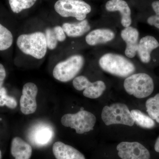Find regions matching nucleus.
I'll use <instances>...</instances> for the list:
<instances>
[{"instance_id": "obj_1", "label": "nucleus", "mask_w": 159, "mask_h": 159, "mask_svg": "<svg viewBox=\"0 0 159 159\" xmlns=\"http://www.w3.org/2000/svg\"><path fill=\"white\" fill-rule=\"evenodd\" d=\"M101 68L109 74L120 77H127L135 71L133 63L120 54L107 53L99 61Z\"/></svg>"}, {"instance_id": "obj_2", "label": "nucleus", "mask_w": 159, "mask_h": 159, "mask_svg": "<svg viewBox=\"0 0 159 159\" xmlns=\"http://www.w3.org/2000/svg\"><path fill=\"white\" fill-rule=\"evenodd\" d=\"M16 44L23 53L36 59H42L47 53L48 46L43 32L37 31L21 34L17 38Z\"/></svg>"}, {"instance_id": "obj_21", "label": "nucleus", "mask_w": 159, "mask_h": 159, "mask_svg": "<svg viewBox=\"0 0 159 159\" xmlns=\"http://www.w3.org/2000/svg\"><path fill=\"white\" fill-rule=\"evenodd\" d=\"M145 106L149 117L159 123V93L148 99Z\"/></svg>"}, {"instance_id": "obj_24", "label": "nucleus", "mask_w": 159, "mask_h": 159, "mask_svg": "<svg viewBox=\"0 0 159 159\" xmlns=\"http://www.w3.org/2000/svg\"><path fill=\"white\" fill-rule=\"evenodd\" d=\"M11 97L8 96L6 89L2 87L0 89V107L7 106Z\"/></svg>"}, {"instance_id": "obj_10", "label": "nucleus", "mask_w": 159, "mask_h": 159, "mask_svg": "<svg viewBox=\"0 0 159 159\" xmlns=\"http://www.w3.org/2000/svg\"><path fill=\"white\" fill-rule=\"evenodd\" d=\"M54 131L48 124L41 123L34 125L29 131V140L38 147H42L48 144L53 140Z\"/></svg>"}, {"instance_id": "obj_28", "label": "nucleus", "mask_w": 159, "mask_h": 159, "mask_svg": "<svg viewBox=\"0 0 159 159\" xmlns=\"http://www.w3.org/2000/svg\"><path fill=\"white\" fill-rule=\"evenodd\" d=\"M155 150L157 152H159V137L157 139L154 146Z\"/></svg>"}, {"instance_id": "obj_9", "label": "nucleus", "mask_w": 159, "mask_h": 159, "mask_svg": "<svg viewBox=\"0 0 159 159\" xmlns=\"http://www.w3.org/2000/svg\"><path fill=\"white\" fill-rule=\"evenodd\" d=\"M116 148L122 159H150L148 149L138 142H120Z\"/></svg>"}, {"instance_id": "obj_5", "label": "nucleus", "mask_w": 159, "mask_h": 159, "mask_svg": "<svg viewBox=\"0 0 159 159\" xmlns=\"http://www.w3.org/2000/svg\"><path fill=\"white\" fill-rule=\"evenodd\" d=\"M84 63V59L82 55L76 54L71 56L55 66L53 70V76L61 82H68L81 70Z\"/></svg>"}, {"instance_id": "obj_18", "label": "nucleus", "mask_w": 159, "mask_h": 159, "mask_svg": "<svg viewBox=\"0 0 159 159\" xmlns=\"http://www.w3.org/2000/svg\"><path fill=\"white\" fill-rule=\"evenodd\" d=\"M62 28L65 34L70 37H80L91 29L88 21L86 19L79 22L64 23Z\"/></svg>"}, {"instance_id": "obj_26", "label": "nucleus", "mask_w": 159, "mask_h": 159, "mask_svg": "<svg viewBox=\"0 0 159 159\" xmlns=\"http://www.w3.org/2000/svg\"><path fill=\"white\" fill-rule=\"evenodd\" d=\"M6 77V71L5 67L0 63V89L2 87L4 80Z\"/></svg>"}, {"instance_id": "obj_14", "label": "nucleus", "mask_w": 159, "mask_h": 159, "mask_svg": "<svg viewBox=\"0 0 159 159\" xmlns=\"http://www.w3.org/2000/svg\"><path fill=\"white\" fill-rule=\"evenodd\" d=\"M158 47L159 43L153 36L147 35L142 38L139 41L137 51L141 61L144 63L149 62L151 60V53Z\"/></svg>"}, {"instance_id": "obj_13", "label": "nucleus", "mask_w": 159, "mask_h": 159, "mask_svg": "<svg viewBox=\"0 0 159 159\" xmlns=\"http://www.w3.org/2000/svg\"><path fill=\"white\" fill-rule=\"evenodd\" d=\"M105 8L110 12L119 11L121 14V24L124 28L130 26L132 23L131 11L128 4L124 0H110Z\"/></svg>"}, {"instance_id": "obj_12", "label": "nucleus", "mask_w": 159, "mask_h": 159, "mask_svg": "<svg viewBox=\"0 0 159 159\" xmlns=\"http://www.w3.org/2000/svg\"><path fill=\"white\" fill-rule=\"evenodd\" d=\"M139 32L134 27L125 28L121 32L122 39L126 43L125 55L129 58H133L135 56L139 44Z\"/></svg>"}, {"instance_id": "obj_16", "label": "nucleus", "mask_w": 159, "mask_h": 159, "mask_svg": "<svg viewBox=\"0 0 159 159\" xmlns=\"http://www.w3.org/2000/svg\"><path fill=\"white\" fill-rule=\"evenodd\" d=\"M115 34L111 29H99L90 31L85 37L89 45L94 46L111 41L115 37Z\"/></svg>"}, {"instance_id": "obj_6", "label": "nucleus", "mask_w": 159, "mask_h": 159, "mask_svg": "<svg viewBox=\"0 0 159 159\" xmlns=\"http://www.w3.org/2000/svg\"><path fill=\"white\" fill-rule=\"evenodd\" d=\"M96 117L88 111L81 110L76 114H67L61 119V123L66 127L74 129L77 134H84L93 130Z\"/></svg>"}, {"instance_id": "obj_17", "label": "nucleus", "mask_w": 159, "mask_h": 159, "mask_svg": "<svg viewBox=\"0 0 159 159\" xmlns=\"http://www.w3.org/2000/svg\"><path fill=\"white\" fill-rule=\"evenodd\" d=\"M32 149L29 143L19 137H15L11 141V152L15 159H30Z\"/></svg>"}, {"instance_id": "obj_4", "label": "nucleus", "mask_w": 159, "mask_h": 159, "mask_svg": "<svg viewBox=\"0 0 159 159\" xmlns=\"http://www.w3.org/2000/svg\"><path fill=\"white\" fill-rule=\"evenodd\" d=\"M101 118L107 125L122 124L132 126L134 124V121L128 107L122 103L105 106L102 109Z\"/></svg>"}, {"instance_id": "obj_29", "label": "nucleus", "mask_w": 159, "mask_h": 159, "mask_svg": "<svg viewBox=\"0 0 159 159\" xmlns=\"http://www.w3.org/2000/svg\"><path fill=\"white\" fill-rule=\"evenodd\" d=\"M2 152H1V150H0V159H2Z\"/></svg>"}, {"instance_id": "obj_8", "label": "nucleus", "mask_w": 159, "mask_h": 159, "mask_svg": "<svg viewBox=\"0 0 159 159\" xmlns=\"http://www.w3.org/2000/svg\"><path fill=\"white\" fill-rule=\"evenodd\" d=\"M73 84L77 90H84L83 95L84 97L93 99L101 97L106 89L105 83L102 80L91 82L84 76L75 77L73 80Z\"/></svg>"}, {"instance_id": "obj_7", "label": "nucleus", "mask_w": 159, "mask_h": 159, "mask_svg": "<svg viewBox=\"0 0 159 159\" xmlns=\"http://www.w3.org/2000/svg\"><path fill=\"white\" fill-rule=\"evenodd\" d=\"M54 9L62 17H74L79 21L85 20L92 10L91 6L83 0H58Z\"/></svg>"}, {"instance_id": "obj_15", "label": "nucleus", "mask_w": 159, "mask_h": 159, "mask_svg": "<svg viewBox=\"0 0 159 159\" xmlns=\"http://www.w3.org/2000/svg\"><path fill=\"white\" fill-rule=\"evenodd\" d=\"M52 150L56 159H85L84 155L79 151L62 142H55Z\"/></svg>"}, {"instance_id": "obj_23", "label": "nucleus", "mask_w": 159, "mask_h": 159, "mask_svg": "<svg viewBox=\"0 0 159 159\" xmlns=\"http://www.w3.org/2000/svg\"><path fill=\"white\" fill-rule=\"evenodd\" d=\"M37 0H9L11 10L19 13L25 9H30L34 6Z\"/></svg>"}, {"instance_id": "obj_27", "label": "nucleus", "mask_w": 159, "mask_h": 159, "mask_svg": "<svg viewBox=\"0 0 159 159\" xmlns=\"http://www.w3.org/2000/svg\"><path fill=\"white\" fill-rule=\"evenodd\" d=\"M152 7L156 13V15L159 17V0L153 2L152 4Z\"/></svg>"}, {"instance_id": "obj_22", "label": "nucleus", "mask_w": 159, "mask_h": 159, "mask_svg": "<svg viewBox=\"0 0 159 159\" xmlns=\"http://www.w3.org/2000/svg\"><path fill=\"white\" fill-rule=\"evenodd\" d=\"M13 35L9 29L0 24V51H5L11 47Z\"/></svg>"}, {"instance_id": "obj_3", "label": "nucleus", "mask_w": 159, "mask_h": 159, "mask_svg": "<svg viewBox=\"0 0 159 159\" xmlns=\"http://www.w3.org/2000/svg\"><path fill=\"white\" fill-rule=\"evenodd\" d=\"M124 87L127 93L139 99L146 98L152 93L154 88L153 80L145 73L133 74L126 77Z\"/></svg>"}, {"instance_id": "obj_20", "label": "nucleus", "mask_w": 159, "mask_h": 159, "mask_svg": "<svg viewBox=\"0 0 159 159\" xmlns=\"http://www.w3.org/2000/svg\"><path fill=\"white\" fill-rule=\"evenodd\" d=\"M134 122L142 128L151 129L155 125L153 119L146 116L139 110H132L131 111Z\"/></svg>"}, {"instance_id": "obj_25", "label": "nucleus", "mask_w": 159, "mask_h": 159, "mask_svg": "<svg viewBox=\"0 0 159 159\" xmlns=\"http://www.w3.org/2000/svg\"><path fill=\"white\" fill-rule=\"evenodd\" d=\"M147 22L150 25L154 26L159 29V17L157 15H153L148 18Z\"/></svg>"}, {"instance_id": "obj_11", "label": "nucleus", "mask_w": 159, "mask_h": 159, "mask_svg": "<svg viewBox=\"0 0 159 159\" xmlns=\"http://www.w3.org/2000/svg\"><path fill=\"white\" fill-rule=\"evenodd\" d=\"M38 92L37 86L33 83H27L24 85L20 99V110L23 114L27 115L35 112L37 107L36 97Z\"/></svg>"}, {"instance_id": "obj_19", "label": "nucleus", "mask_w": 159, "mask_h": 159, "mask_svg": "<svg viewBox=\"0 0 159 159\" xmlns=\"http://www.w3.org/2000/svg\"><path fill=\"white\" fill-rule=\"evenodd\" d=\"M48 48L51 50L56 48L58 42L65 40L66 35L62 27L56 26L46 29L44 33Z\"/></svg>"}]
</instances>
